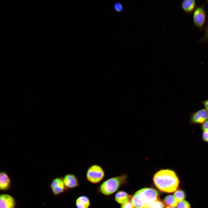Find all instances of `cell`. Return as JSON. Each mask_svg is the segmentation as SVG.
<instances>
[{
    "mask_svg": "<svg viewBox=\"0 0 208 208\" xmlns=\"http://www.w3.org/2000/svg\"><path fill=\"white\" fill-rule=\"evenodd\" d=\"M153 179L158 189L161 191L168 193L175 192L179 182L175 172L169 169L159 170L155 174Z\"/></svg>",
    "mask_w": 208,
    "mask_h": 208,
    "instance_id": "cell-1",
    "label": "cell"
},
{
    "mask_svg": "<svg viewBox=\"0 0 208 208\" xmlns=\"http://www.w3.org/2000/svg\"><path fill=\"white\" fill-rule=\"evenodd\" d=\"M127 176L122 174L105 180L97 188V191L106 196L111 195L116 192L121 185L125 183Z\"/></svg>",
    "mask_w": 208,
    "mask_h": 208,
    "instance_id": "cell-2",
    "label": "cell"
},
{
    "mask_svg": "<svg viewBox=\"0 0 208 208\" xmlns=\"http://www.w3.org/2000/svg\"><path fill=\"white\" fill-rule=\"evenodd\" d=\"M134 195L143 208H148L158 199L159 194L154 189L144 188L137 191Z\"/></svg>",
    "mask_w": 208,
    "mask_h": 208,
    "instance_id": "cell-3",
    "label": "cell"
},
{
    "mask_svg": "<svg viewBox=\"0 0 208 208\" xmlns=\"http://www.w3.org/2000/svg\"><path fill=\"white\" fill-rule=\"evenodd\" d=\"M105 175V172L103 168L99 165L94 164L88 168L86 172V177L89 182L97 184L103 180Z\"/></svg>",
    "mask_w": 208,
    "mask_h": 208,
    "instance_id": "cell-4",
    "label": "cell"
},
{
    "mask_svg": "<svg viewBox=\"0 0 208 208\" xmlns=\"http://www.w3.org/2000/svg\"><path fill=\"white\" fill-rule=\"evenodd\" d=\"M206 17L204 5L197 7L194 11L193 20L195 25L200 30H202L204 27Z\"/></svg>",
    "mask_w": 208,
    "mask_h": 208,
    "instance_id": "cell-5",
    "label": "cell"
},
{
    "mask_svg": "<svg viewBox=\"0 0 208 208\" xmlns=\"http://www.w3.org/2000/svg\"><path fill=\"white\" fill-rule=\"evenodd\" d=\"M50 189L55 196H58L66 192L68 190L65 186L63 178L59 177L55 178L49 185Z\"/></svg>",
    "mask_w": 208,
    "mask_h": 208,
    "instance_id": "cell-6",
    "label": "cell"
},
{
    "mask_svg": "<svg viewBox=\"0 0 208 208\" xmlns=\"http://www.w3.org/2000/svg\"><path fill=\"white\" fill-rule=\"evenodd\" d=\"M16 202L15 198L11 195L6 194L0 195V208H15Z\"/></svg>",
    "mask_w": 208,
    "mask_h": 208,
    "instance_id": "cell-7",
    "label": "cell"
},
{
    "mask_svg": "<svg viewBox=\"0 0 208 208\" xmlns=\"http://www.w3.org/2000/svg\"><path fill=\"white\" fill-rule=\"evenodd\" d=\"M64 182L67 189H73L78 187L79 183L77 177L74 174L68 173L63 177Z\"/></svg>",
    "mask_w": 208,
    "mask_h": 208,
    "instance_id": "cell-8",
    "label": "cell"
},
{
    "mask_svg": "<svg viewBox=\"0 0 208 208\" xmlns=\"http://www.w3.org/2000/svg\"><path fill=\"white\" fill-rule=\"evenodd\" d=\"M11 180L6 172L1 171L0 173V190L4 192L9 190L12 187Z\"/></svg>",
    "mask_w": 208,
    "mask_h": 208,
    "instance_id": "cell-9",
    "label": "cell"
},
{
    "mask_svg": "<svg viewBox=\"0 0 208 208\" xmlns=\"http://www.w3.org/2000/svg\"><path fill=\"white\" fill-rule=\"evenodd\" d=\"M208 119V111L205 109H202L192 115L191 121L194 123H203Z\"/></svg>",
    "mask_w": 208,
    "mask_h": 208,
    "instance_id": "cell-10",
    "label": "cell"
},
{
    "mask_svg": "<svg viewBox=\"0 0 208 208\" xmlns=\"http://www.w3.org/2000/svg\"><path fill=\"white\" fill-rule=\"evenodd\" d=\"M196 6V2L194 0H184L182 1L181 7L185 13L190 14L194 11Z\"/></svg>",
    "mask_w": 208,
    "mask_h": 208,
    "instance_id": "cell-11",
    "label": "cell"
},
{
    "mask_svg": "<svg viewBox=\"0 0 208 208\" xmlns=\"http://www.w3.org/2000/svg\"><path fill=\"white\" fill-rule=\"evenodd\" d=\"M77 208H89L91 202L89 197L86 195H82L78 197L75 201Z\"/></svg>",
    "mask_w": 208,
    "mask_h": 208,
    "instance_id": "cell-12",
    "label": "cell"
},
{
    "mask_svg": "<svg viewBox=\"0 0 208 208\" xmlns=\"http://www.w3.org/2000/svg\"><path fill=\"white\" fill-rule=\"evenodd\" d=\"M131 197L126 192L120 191L116 194L115 199L118 203L122 204L129 201Z\"/></svg>",
    "mask_w": 208,
    "mask_h": 208,
    "instance_id": "cell-13",
    "label": "cell"
},
{
    "mask_svg": "<svg viewBox=\"0 0 208 208\" xmlns=\"http://www.w3.org/2000/svg\"><path fill=\"white\" fill-rule=\"evenodd\" d=\"M163 203L165 206L174 207L176 206L178 203L174 196L172 195L166 196L164 199Z\"/></svg>",
    "mask_w": 208,
    "mask_h": 208,
    "instance_id": "cell-14",
    "label": "cell"
},
{
    "mask_svg": "<svg viewBox=\"0 0 208 208\" xmlns=\"http://www.w3.org/2000/svg\"><path fill=\"white\" fill-rule=\"evenodd\" d=\"M174 196L178 202L184 200L185 195L184 192L182 190H176L174 194Z\"/></svg>",
    "mask_w": 208,
    "mask_h": 208,
    "instance_id": "cell-15",
    "label": "cell"
},
{
    "mask_svg": "<svg viewBox=\"0 0 208 208\" xmlns=\"http://www.w3.org/2000/svg\"><path fill=\"white\" fill-rule=\"evenodd\" d=\"M164 203L157 199L152 203L148 208H164Z\"/></svg>",
    "mask_w": 208,
    "mask_h": 208,
    "instance_id": "cell-16",
    "label": "cell"
},
{
    "mask_svg": "<svg viewBox=\"0 0 208 208\" xmlns=\"http://www.w3.org/2000/svg\"><path fill=\"white\" fill-rule=\"evenodd\" d=\"M176 208H190V205L187 201L184 200L178 202Z\"/></svg>",
    "mask_w": 208,
    "mask_h": 208,
    "instance_id": "cell-17",
    "label": "cell"
},
{
    "mask_svg": "<svg viewBox=\"0 0 208 208\" xmlns=\"http://www.w3.org/2000/svg\"><path fill=\"white\" fill-rule=\"evenodd\" d=\"M114 8L117 12H121L123 10V8L122 5L120 2H115L114 5Z\"/></svg>",
    "mask_w": 208,
    "mask_h": 208,
    "instance_id": "cell-18",
    "label": "cell"
},
{
    "mask_svg": "<svg viewBox=\"0 0 208 208\" xmlns=\"http://www.w3.org/2000/svg\"><path fill=\"white\" fill-rule=\"evenodd\" d=\"M201 41L203 42H206L208 41V24L205 28L204 35L201 39Z\"/></svg>",
    "mask_w": 208,
    "mask_h": 208,
    "instance_id": "cell-19",
    "label": "cell"
},
{
    "mask_svg": "<svg viewBox=\"0 0 208 208\" xmlns=\"http://www.w3.org/2000/svg\"><path fill=\"white\" fill-rule=\"evenodd\" d=\"M134 207L131 202L129 201L122 204L121 206V208H133Z\"/></svg>",
    "mask_w": 208,
    "mask_h": 208,
    "instance_id": "cell-20",
    "label": "cell"
},
{
    "mask_svg": "<svg viewBox=\"0 0 208 208\" xmlns=\"http://www.w3.org/2000/svg\"><path fill=\"white\" fill-rule=\"evenodd\" d=\"M202 138L204 141L208 142V129L203 131Z\"/></svg>",
    "mask_w": 208,
    "mask_h": 208,
    "instance_id": "cell-21",
    "label": "cell"
},
{
    "mask_svg": "<svg viewBox=\"0 0 208 208\" xmlns=\"http://www.w3.org/2000/svg\"><path fill=\"white\" fill-rule=\"evenodd\" d=\"M201 129L203 131L208 129V120L203 123L201 126Z\"/></svg>",
    "mask_w": 208,
    "mask_h": 208,
    "instance_id": "cell-22",
    "label": "cell"
},
{
    "mask_svg": "<svg viewBox=\"0 0 208 208\" xmlns=\"http://www.w3.org/2000/svg\"><path fill=\"white\" fill-rule=\"evenodd\" d=\"M203 104L205 109L208 111V100L204 101Z\"/></svg>",
    "mask_w": 208,
    "mask_h": 208,
    "instance_id": "cell-23",
    "label": "cell"
},
{
    "mask_svg": "<svg viewBox=\"0 0 208 208\" xmlns=\"http://www.w3.org/2000/svg\"><path fill=\"white\" fill-rule=\"evenodd\" d=\"M166 208H175L174 207H167Z\"/></svg>",
    "mask_w": 208,
    "mask_h": 208,
    "instance_id": "cell-24",
    "label": "cell"
},
{
    "mask_svg": "<svg viewBox=\"0 0 208 208\" xmlns=\"http://www.w3.org/2000/svg\"><path fill=\"white\" fill-rule=\"evenodd\" d=\"M207 4L208 7V0L207 1Z\"/></svg>",
    "mask_w": 208,
    "mask_h": 208,
    "instance_id": "cell-25",
    "label": "cell"
},
{
    "mask_svg": "<svg viewBox=\"0 0 208 208\" xmlns=\"http://www.w3.org/2000/svg\"><path fill=\"white\" fill-rule=\"evenodd\" d=\"M136 208V207H135V208Z\"/></svg>",
    "mask_w": 208,
    "mask_h": 208,
    "instance_id": "cell-26",
    "label": "cell"
}]
</instances>
